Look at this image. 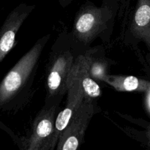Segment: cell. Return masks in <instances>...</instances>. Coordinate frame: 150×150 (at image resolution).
I'll return each mask as SVG.
<instances>
[{
	"mask_svg": "<svg viewBox=\"0 0 150 150\" xmlns=\"http://www.w3.org/2000/svg\"><path fill=\"white\" fill-rule=\"evenodd\" d=\"M48 38L49 36H46L39 40L0 83V105H4L9 102L26 83L37 66L42 48Z\"/></svg>",
	"mask_w": 150,
	"mask_h": 150,
	"instance_id": "cell-1",
	"label": "cell"
},
{
	"mask_svg": "<svg viewBox=\"0 0 150 150\" xmlns=\"http://www.w3.org/2000/svg\"><path fill=\"white\" fill-rule=\"evenodd\" d=\"M57 106L54 103L44 107L34 121L29 136L21 142L20 150H55L57 144L53 134Z\"/></svg>",
	"mask_w": 150,
	"mask_h": 150,
	"instance_id": "cell-2",
	"label": "cell"
},
{
	"mask_svg": "<svg viewBox=\"0 0 150 150\" xmlns=\"http://www.w3.org/2000/svg\"><path fill=\"white\" fill-rule=\"evenodd\" d=\"M94 111L92 100L85 96L67 127L60 135L56 150H79Z\"/></svg>",
	"mask_w": 150,
	"mask_h": 150,
	"instance_id": "cell-3",
	"label": "cell"
},
{
	"mask_svg": "<svg viewBox=\"0 0 150 150\" xmlns=\"http://www.w3.org/2000/svg\"><path fill=\"white\" fill-rule=\"evenodd\" d=\"M109 18V12L105 9L87 7L81 10L76 18L75 35L81 42H89L103 30Z\"/></svg>",
	"mask_w": 150,
	"mask_h": 150,
	"instance_id": "cell-4",
	"label": "cell"
},
{
	"mask_svg": "<svg viewBox=\"0 0 150 150\" xmlns=\"http://www.w3.org/2000/svg\"><path fill=\"white\" fill-rule=\"evenodd\" d=\"M75 60L70 51L58 54L53 60L46 81L48 97L64 95L67 92L69 77Z\"/></svg>",
	"mask_w": 150,
	"mask_h": 150,
	"instance_id": "cell-5",
	"label": "cell"
},
{
	"mask_svg": "<svg viewBox=\"0 0 150 150\" xmlns=\"http://www.w3.org/2000/svg\"><path fill=\"white\" fill-rule=\"evenodd\" d=\"M67 92V103L64 109L57 114L54 123L53 138L57 144H58L61 133L67 127L75 112L81 105L85 98L79 81L71 74L69 77Z\"/></svg>",
	"mask_w": 150,
	"mask_h": 150,
	"instance_id": "cell-6",
	"label": "cell"
},
{
	"mask_svg": "<svg viewBox=\"0 0 150 150\" xmlns=\"http://www.w3.org/2000/svg\"><path fill=\"white\" fill-rule=\"evenodd\" d=\"M32 9V6L23 4L13 10L6 18L0 30V62L13 48L16 34Z\"/></svg>",
	"mask_w": 150,
	"mask_h": 150,
	"instance_id": "cell-7",
	"label": "cell"
},
{
	"mask_svg": "<svg viewBox=\"0 0 150 150\" xmlns=\"http://www.w3.org/2000/svg\"><path fill=\"white\" fill-rule=\"evenodd\" d=\"M70 74L79 81L85 96L92 100L100 96V86L90 77L88 72L87 56H80L75 60Z\"/></svg>",
	"mask_w": 150,
	"mask_h": 150,
	"instance_id": "cell-8",
	"label": "cell"
},
{
	"mask_svg": "<svg viewBox=\"0 0 150 150\" xmlns=\"http://www.w3.org/2000/svg\"><path fill=\"white\" fill-rule=\"evenodd\" d=\"M132 31L137 38L150 47V0H142L138 3L132 23Z\"/></svg>",
	"mask_w": 150,
	"mask_h": 150,
	"instance_id": "cell-9",
	"label": "cell"
},
{
	"mask_svg": "<svg viewBox=\"0 0 150 150\" xmlns=\"http://www.w3.org/2000/svg\"><path fill=\"white\" fill-rule=\"evenodd\" d=\"M104 82L120 92H147L150 82L132 76H107Z\"/></svg>",
	"mask_w": 150,
	"mask_h": 150,
	"instance_id": "cell-10",
	"label": "cell"
},
{
	"mask_svg": "<svg viewBox=\"0 0 150 150\" xmlns=\"http://www.w3.org/2000/svg\"><path fill=\"white\" fill-rule=\"evenodd\" d=\"M88 72L94 81H104L107 75L106 64L102 61L92 59L88 57Z\"/></svg>",
	"mask_w": 150,
	"mask_h": 150,
	"instance_id": "cell-11",
	"label": "cell"
},
{
	"mask_svg": "<svg viewBox=\"0 0 150 150\" xmlns=\"http://www.w3.org/2000/svg\"><path fill=\"white\" fill-rule=\"evenodd\" d=\"M147 136H148V139H149V141L150 142V128L149 130V131H148V133H147Z\"/></svg>",
	"mask_w": 150,
	"mask_h": 150,
	"instance_id": "cell-12",
	"label": "cell"
}]
</instances>
